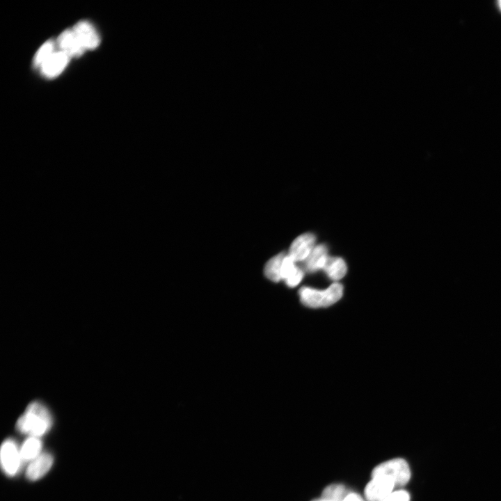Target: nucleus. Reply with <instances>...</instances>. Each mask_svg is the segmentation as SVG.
<instances>
[{"mask_svg": "<svg viewBox=\"0 0 501 501\" xmlns=\"http://www.w3.org/2000/svg\"><path fill=\"white\" fill-rule=\"evenodd\" d=\"M303 275V271L300 267H298L296 271L285 280V283L289 287H294L301 283Z\"/></svg>", "mask_w": 501, "mask_h": 501, "instance_id": "17", "label": "nucleus"}, {"mask_svg": "<svg viewBox=\"0 0 501 501\" xmlns=\"http://www.w3.org/2000/svg\"><path fill=\"white\" fill-rule=\"evenodd\" d=\"M348 494L344 486L331 484L324 489L321 498L330 501H343Z\"/></svg>", "mask_w": 501, "mask_h": 501, "instance_id": "15", "label": "nucleus"}, {"mask_svg": "<svg viewBox=\"0 0 501 501\" xmlns=\"http://www.w3.org/2000/svg\"><path fill=\"white\" fill-rule=\"evenodd\" d=\"M52 424L48 408L39 401H33L18 418L16 429L21 434L40 438L49 432Z\"/></svg>", "mask_w": 501, "mask_h": 501, "instance_id": "1", "label": "nucleus"}, {"mask_svg": "<svg viewBox=\"0 0 501 501\" xmlns=\"http://www.w3.org/2000/svg\"><path fill=\"white\" fill-rule=\"evenodd\" d=\"M384 501H410V495L404 490L395 491Z\"/></svg>", "mask_w": 501, "mask_h": 501, "instance_id": "18", "label": "nucleus"}, {"mask_svg": "<svg viewBox=\"0 0 501 501\" xmlns=\"http://www.w3.org/2000/svg\"><path fill=\"white\" fill-rule=\"evenodd\" d=\"M395 487V483L390 477L377 475L372 477L364 493L367 501H384L393 492Z\"/></svg>", "mask_w": 501, "mask_h": 501, "instance_id": "5", "label": "nucleus"}, {"mask_svg": "<svg viewBox=\"0 0 501 501\" xmlns=\"http://www.w3.org/2000/svg\"><path fill=\"white\" fill-rule=\"evenodd\" d=\"M301 302L305 306L317 308L330 306L338 301L343 295V286L333 283L325 289L303 287L299 292Z\"/></svg>", "mask_w": 501, "mask_h": 501, "instance_id": "2", "label": "nucleus"}, {"mask_svg": "<svg viewBox=\"0 0 501 501\" xmlns=\"http://www.w3.org/2000/svg\"><path fill=\"white\" fill-rule=\"evenodd\" d=\"M19 449L23 462L29 463L42 452V443L38 437L29 436Z\"/></svg>", "mask_w": 501, "mask_h": 501, "instance_id": "12", "label": "nucleus"}, {"mask_svg": "<svg viewBox=\"0 0 501 501\" xmlns=\"http://www.w3.org/2000/svg\"><path fill=\"white\" fill-rule=\"evenodd\" d=\"M316 237L312 233H304L292 243L288 255L296 262L305 260L315 248Z\"/></svg>", "mask_w": 501, "mask_h": 501, "instance_id": "6", "label": "nucleus"}, {"mask_svg": "<svg viewBox=\"0 0 501 501\" xmlns=\"http://www.w3.org/2000/svg\"><path fill=\"white\" fill-rule=\"evenodd\" d=\"M311 501H330V500H326V499H324V498H317V499L312 500H311Z\"/></svg>", "mask_w": 501, "mask_h": 501, "instance_id": "20", "label": "nucleus"}, {"mask_svg": "<svg viewBox=\"0 0 501 501\" xmlns=\"http://www.w3.org/2000/svg\"><path fill=\"white\" fill-rule=\"evenodd\" d=\"M53 463V456L49 452H42L29 463L25 472L26 478L31 481L41 479L49 471Z\"/></svg>", "mask_w": 501, "mask_h": 501, "instance_id": "7", "label": "nucleus"}, {"mask_svg": "<svg viewBox=\"0 0 501 501\" xmlns=\"http://www.w3.org/2000/svg\"><path fill=\"white\" fill-rule=\"evenodd\" d=\"M58 45L60 50L70 57L79 56L86 50L72 29H67L60 34Z\"/></svg>", "mask_w": 501, "mask_h": 501, "instance_id": "10", "label": "nucleus"}, {"mask_svg": "<svg viewBox=\"0 0 501 501\" xmlns=\"http://www.w3.org/2000/svg\"><path fill=\"white\" fill-rule=\"evenodd\" d=\"M377 475L388 476L395 482L396 486H403L410 480L411 470L404 459L396 458L376 466L372 472V477Z\"/></svg>", "mask_w": 501, "mask_h": 501, "instance_id": "3", "label": "nucleus"}, {"mask_svg": "<svg viewBox=\"0 0 501 501\" xmlns=\"http://www.w3.org/2000/svg\"><path fill=\"white\" fill-rule=\"evenodd\" d=\"M498 3H499V7H500V10H501V1H500L498 2Z\"/></svg>", "mask_w": 501, "mask_h": 501, "instance_id": "21", "label": "nucleus"}, {"mask_svg": "<svg viewBox=\"0 0 501 501\" xmlns=\"http://www.w3.org/2000/svg\"><path fill=\"white\" fill-rule=\"evenodd\" d=\"M343 501H363V500L356 493H349Z\"/></svg>", "mask_w": 501, "mask_h": 501, "instance_id": "19", "label": "nucleus"}, {"mask_svg": "<svg viewBox=\"0 0 501 501\" xmlns=\"http://www.w3.org/2000/svg\"><path fill=\"white\" fill-rule=\"evenodd\" d=\"M72 30L85 49H93L99 45V35L90 22L80 21L74 26Z\"/></svg>", "mask_w": 501, "mask_h": 501, "instance_id": "8", "label": "nucleus"}, {"mask_svg": "<svg viewBox=\"0 0 501 501\" xmlns=\"http://www.w3.org/2000/svg\"><path fill=\"white\" fill-rule=\"evenodd\" d=\"M285 253H280L267 261L264 268L265 277L272 282L278 283L281 278V266Z\"/></svg>", "mask_w": 501, "mask_h": 501, "instance_id": "14", "label": "nucleus"}, {"mask_svg": "<svg viewBox=\"0 0 501 501\" xmlns=\"http://www.w3.org/2000/svg\"><path fill=\"white\" fill-rule=\"evenodd\" d=\"M54 45L51 40L45 42L38 50L34 58V65L40 67L42 63L54 52Z\"/></svg>", "mask_w": 501, "mask_h": 501, "instance_id": "16", "label": "nucleus"}, {"mask_svg": "<svg viewBox=\"0 0 501 501\" xmlns=\"http://www.w3.org/2000/svg\"><path fill=\"white\" fill-rule=\"evenodd\" d=\"M328 258L327 247L324 244L317 245L305 260V268L309 272L323 269Z\"/></svg>", "mask_w": 501, "mask_h": 501, "instance_id": "11", "label": "nucleus"}, {"mask_svg": "<svg viewBox=\"0 0 501 501\" xmlns=\"http://www.w3.org/2000/svg\"><path fill=\"white\" fill-rule=\"evenodd\" d=\"M323 269L329 278L337 281L345 276L347 267L342 258L328 257Z\"/></svg>", "mask_w": 501, "mask_h": 501, "instance_id": "13", "label": "nucleus"}, {"mask_svg": "<svg viewBox=\"0 0 501 501\" xmlns=\"http://www.w3.org/2000/svg\"><path fill=\"white\" fill-rule=\"evenodd\" d=\"M1 467L8 477L15 476L19 471L23 462L19 447L12 438L6 439L1 447Z\"/></svg>", "mask_w": 501, "mask_h": 501, "instance_id": "4", "label": "nucleus"}, {"mask_svg": "<svg viewBox=\"0 0 501 501\" xmlns=\"http://www.w3.org/2000/svg\"><path fill=\"white\" fill-rule=\"evenodd\" d=\"M70 58L61 50L54 51L40 67L42 73L49 78L56 77L65 67Z\"/></svg>", "mask_w": 501, "mask_h": 501, "instance_id": "9", "label": "nucleus"}]
</instances>
